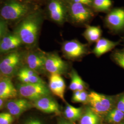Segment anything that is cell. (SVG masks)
I'll list each match as a JSON object with an SVG mask.
<instances>
[{
	"instance_id": "cell-4",
	"label": "cell",
	"mask_w": 124,
	"mask_h": 124,
	"mask_svg": "<svg viewBox=\"0 0 124 124\" xmlns=\"http://www.w3.org/2000/svg\"><path fill=\"white\" fill-rule=\"evenodd\" d=\"M26 5L17 1H10L2 7L0 16L6 20H15L23 17L28 12Z\"/></svg>"
},
{
	"instance_id": "cell-20",
	"label": "cell",
	"mask_w": 124,
	"mask_h": 124,
	"mask_svg": "<svg viewBox=\"0 0 124 124\" xmlns=\"http://www.w3.org/2000/svg\"><path fill=\"white\" fill-rule=\"evenodd\" d=\"M124 119V113L117 108H113L107 114V121L112 124H118Z\"/></svg>"
},
{
	"instance_id": "cell-33",
	"label": "cell",
	"mask_w": 124,
	"mask_h": 124,
	"mask_svg": "<svg viewBox=\"0 0 124 124\" xmlns=\"http://www.w3.org/2000/svg\"><path fill=\"white\" fill-rule=\"evenodd\" d=\"M5 101V100H4V99H2L0 98V109H1V108H2L3 105L4 104Z\"/></svg>"
},
{
	"instance_id": "cell-15",
	"label": "cell",
	"mask_w": 124,
	"mask_h": 124,
	"mask_svg": "<svg viewBox=\"0 0 124 124\" xmlns=\"http://www.w3.org/2000/svg\"><path fill=\"white\" fill-rule=\"evenodd\" d=\"M46 56L39 53L29 54L26 58L27 67L36 73L45 70Z\"/></svg>"
},
{
	"instance_id": "cell-36",
	"label": "cell",
	"mask_w": 124,
	"mask_h": 124,
	"mask_svg": "<svg viewBox=\"0 0 124 124\" xmlns=\"http://www.w3.org/2000/svg\"><path fill=\"white\" fill-rule=\"evenodd\" d=\"M120 124H124V123H120Z\"/></svg>"
},
{
	"instance_id": "cell-31",
	"label": "cell",
	"mask_w": 124,
	"mask_h": 124,
	"mask_svg": "<svg viewBox=\"0 0 124 124\" xmlns=\"http://www.w3.org/2000/svg\"><path fill=\"white\" fill-rule=\"evenodd\" d=\"M8 114V113H2L0 114V124H1L4 120Z\"/></svg>"
},
{
	"instance_id": "cell-6",
	"label": "cell",
	"mask_w": 124,
	"mask_h": 124,
	"mask_svg": "<svg viewBox=\"0 0 124 124\" xmlns=\"http://www.w3.org/2000/svg\"><path fill=\"white\" fill-rule=\"evenodd\" d=\"M69 11L73 20L78 23L85 22L93 15V12L87 6L71 1L70 2Z\"/></svg>"
},
{
	"instance_id": "cell-10",
	"label": "cell",
	"mask_w": 124,
	"mask_h": 124,
	"mask_svg": "<svg viewBox=\"0 0 124 124\" xmlns=\"http://www.w3.org/2000/svg\"><path fill=\"white\" fill-rule=\"evenodd\" d=\"M33 107V104L25 98L10 100L6 104V107L13 116L18 117L24 112Z\"/></svg>"
},
{
	"instance_id": "cell-25",
	"label": "cell",
	"mask_w": 124,
	"mask_h": 124,
	"mask_svg": "<svg viewBox=\"0 0 124 124\" xmlns=\"http://www.w3.org/2000/svg\"><path fill=\"white\" fill-rule=\"evenodd\" d=\"M113 57L116 63L124 69V51H119L115 52Z\"/></svg>"
},
{
	"instance_id": "cell-24",
	"label": "cell",
	"mask_w": 124,
	"mask_h": 124,
	"mask_svg": "<svg viewBox=\"0 0 124 124\" xmlns=\"http://www.w3.org/2000/svg\"><path fill=\"white\" fill-rule=\"evenodd\" d=\"M71 83L70 85V89L75 92L77 90L79 81L81 78L75 71H73L71 73Z\"/></svg>"
},
{
	"instance_id": "cell-14",
	"label": "cell",
	"mask_w": 124,
	"mask_h": 124,
	"mask_svg": "<svg viewBox=\"0 0 124 124\" xmlns=\"http://www.w3.org/2000/svg\"><path fill=\"white\" fill-rule=\"evenodd\" d=\"M18 90L15 87L9 77L0 79V98L7 99L16 98L18 95Z\"/></svg>"
},
{
	"instance_id": "cell-32",
	"label": "cell",
	"mask_w": 124,
	"mask_h": 124,
	"mask_svg": "<svg viewBox=\"0 0 124 124\" xmlns=\"http://www.w3.org/2000/svg\"><path fill=\"white\" fill-rule=\"evenodd\" d=\"M26 124H41V123L38 120H32L28 122Z\"/></svg>"
},
{
	"instance_id": "cell-13",
	"label": "cell",
	"mask_w": 124,
	"mask_h": 124,
	"mask_svg": "<svg viewBox=\"0 0 124 124\" xmlns=\"http://www.w3.org/2000/svg\"><path fill=\"white\" fill-rule=\"evenodd\" d=\"M108 25L113 30L119 31L124 28V9L116 8L108 14L106 17Z\"/></svg>"
},
{
	"instance_id": "cell-19",
	"label": "cell",
	"mask_w": 124,
	"mask_h": 124,
	"mask_svg": "<svg viewBox=\"0 0 124 124\" xmlns=\"http://www.w3.org/2000/svg\"><path fill=\"white\" fill-rule=\"evenodd\" d=\"M82 112V108H76L67 103L64 114L68 119L71 121H75L80 118Z\"/></svg>"
},
{
	"instance_id": "cell-16",
	"label": "cell",
	"mask_w": 124,
	"mask_h": 124,
	"mask_svg": "<svg viewBox=\"0 0 124 124\" xmlns=\"http://www.w3.org/2000/svg\"><path fill=\"white\" fill-rule=\"evenodd\" d=\"M22 43L21 40L15 33L6 35L0 40V52L5 53L14 50Z\"/></svg>"
},
{
	"instance_id": "cell-2",
	"label": "cell",
	"mask_w": 124,
	"mask_h": 124,
	"mask_svg": "<svg viewBox=\"0 0 124 124\" xmlns=\"http://www.w3.org/2000/svg\"><path fill=\"white\" fill-rule=\"evenodd\" d=\"M90 108L97 115L107 114L113 108L115 102L114 98L101 94L91 92L88 94Z\"/></svg>"
},
{
	"instance_id": "cell-21",
	"label": "cell",
	"mask_w": 124,
	"mask_h": 124,
	"mask_svg": "<svg viewBox=\"0 0 124 124\" xmlns=\"http://www.w3.org/2000/svg\"><path fill=\"white\" fill-rule=\"evenodd\" d=\"M99 118L90 108H88L80 120V124H98Z\"/></svg>"
},
{
	"instance_id": "cell-30",
	"label": "cell",
	"mask_w": 124,
	"mask_h": 124,
	"mask_svg": "<svg viewBox=\"0 0 124 124\" xmlns=\"http://www.w3.org/2000/svg\"><path fill=\"white\" fill-rule=\"evenodd\" d=\"M13 121V115H11L9 113H8V114L5 118L3 122L1 124H11Z\"/></svg>"
},
{
	"instance_id": "cell-26",
	"label": "cell",
	"mask_w": 124,
	"mask_h": 124,
	"mask_svg": "<svg viewBox=\"0 0 124 124\" xmlns=\"http://www.w3.org/2000/svg\"><path fill=\"white\" fill-rule=\"evenodd\" d=\"M88 100V94L85 91H81L80 95L74 99H72V101L75 102H87Z\"/></svg>"
},
{
	"instance_id": "cell-8",
	"label": "cell",
	"mask_w": 124,
	"mask_h": 124,
	"mask_svg": "<svg viewBox=\"0 0 124 124\" xmlns=\"http://www.w3.org/2000/svg\"><path fill=\"white\" fill-rule=\"evenodd\" d=\"M62 52L70 59H76L84 55L86 52L85 45L76 40L65 41L62 46Z\"/></svg>"
},
{
	"instance_id": "cell-27",
	"label": "cell",
	"mask_w": 124,
	"mask_h": 124,
	"mask_svg": "<svg viewBox=\"0 0 124 124\" xmlns=\"http://www.w3.org/2000/svg\"><path fill=\"white\" fill-rule=\"evenodd\" d=\"M7 25L4 19L0 18V40L7 35Z\"/></svg>"
},
{
	"instance_id": "cell-23",
	"label": "cell",
	"mask_w": 124,
	"mask_h": 124,
	"mask_svg": "<svg viewBox=\"0 0 124 124\" xmlns=\"http://www.w3.org/2000/svg\"><path fill=\"white\" fill-rule=\"evenodd\" d=\"M112 5L111 0H93V6L96 10L105 12L110 8Z\"/></svg>"
},
{
	"instance_id": "cell-12",
	"label": "cell",
	"mask_w": 124,
	"mask_h": 124,
	"mask_svg": "<svg viewBox=\"0 0 124 124\" xmlns=\"http://www.w3.org/2000/svg\"><path fill=\"white\" fill-rule=\"evenodd\" d=\"M66 85L62 76L58 74L51 75L49 78V89L54 95L65 101L64 93Z\"/></svg>"
},
{
	"instance_id": "cell-35",
	"label": "cell",
	"mask_w": 124,
	"mask_h": 124,
	"mask_svg": "<svg viewBox=\"0 0 124 124\" xmlns=\"http://www.w3.org/2000/svg\"><path fill=\"white\" fill-rule=\"evenodd\" d=\"M1 73H0V79H1V78H0V75H1Z\"/></svg>"
},
{
	"instance_id": "cell-9",
	"label": "cell",
	"mask_w": 124,
	"mask_h": 124,
	"mask_svg": "<svg viewBox=\"0 0 124 124\" xmlns=\"http://www.w3.org/2000/svg\"><path fill=\"white\" fill-rule=\"evenodd\" d=\"M33 107L37 109L46 113H54L59 114L60 113L59 105L49 96H45L34 101L32 103Z\"/></svg>"
},
{
	"instance_id": "cell-18",
	"label": "cell",
	"mask_w": 124,
	"mask_h": 124,
	"mask_svg": "<svg viewBox=\"0 0 124 124\" xmlns=\"http://www.w3.org/2000/svg\"><path fill=\"white\" fill-rule=\"evenodd\" d=\"M101 30L99 27L88 26L84 33L85 39L89 42H97L101 36Z\"/></svg>"
},
{
	"instance_id": "cell-34",
	"label": "cell",
	"mask_w": 124,
	"mask_h": 124,
	"mask_svg": "<svg viewBox=\"0 0 124 124\" xmlns=\"http://www.w3.org/2000/svg\"><path fill=\"white\" fill-rule=\"evenodd\" d=\"M60 124H71V123H69V122H67L66 121H62Z\"/></svg>"
},
{
	"instance_id": "cell-29",
	"label": "cell",
	"mask_w": 124,
	"mask_h": 124,
	"mask_svg": "<svg viewBox=\"0 0 124 124\" xmlns=\"http://www.w3.org/2000/svg\"><path fill=\"white\" fill-rule=\"evenodd\" d=\"M71 1L72 2L85 5L87 7L92 5L93 2V0H71Z\"/></svg>"
},
{
	"instance_id": "cell-5",
	"label": "cell",
	"mask_w": 124,
	"mask_h": 124,
	"mask_svg": "<svg viewBox=\"0 0 124 124\" xmlns=\"http://www.w3.org/2000/svg\"><path fill=\"white\" fill-rule=\"evenodd\" d=\"M20 55L17 52L10 53L0 62V72L6 77L13 75L18 70Z\"/></svg>"
},
{
	"instance_id": "cell-11",
	"label": "cell",
	"mask_w": 124,
	"mask_h": 124,
	"mask_svg": "<svg viewBox=\"0 0 124 124\" xmlns=\"http://www.w3.org/2000/svg\"><path fill=\"white\" fill-rule=\"evenodd\" d=\"M50 16L55 22L61 24L65 19V10L61 0H50L48 4Z\"/></svg>"
},
{
	"instance_id": "cell-28",
	"label": "cell",
	"mask_w": 124,
	"mask_h": 124,
	"mask_svg": "<svg viewBox=\"0 0 124 124\" xmlns=\"http://www.w3.org/2000/svg\"><path fill=\"white\" fill-rule=\"evenodd\" d=\"M116 108L124 113V94L122 95L118 99L116 103Z\"/></svg>"
},
{
	"instance_id": "cell-22",
	"label": "cell",
	"mask_w": 124,
	"mask_h": 124,
	"mask_svg": "<svg viewBox=\"0 0 124 124\" xmlns=\"http://www.w3.org/2000/svg\"><path fill=\"white\" fill-rule=\"evenodd\" d=\"M18 80L24 84H45L38 75H33L17 74Z\"/></svg>"
},
{
	"instance_id": "cell-3",
	"label": "cell",
	"mask_w": 124,
	"mask_h": 124,
	"mask_svg": "<svg viewBox=\"0 0 124 124\" xmlns=\"http://www.w3.org/2000/svg\"><path fill=\"white\" fill-rule=\"evenodd\" d=\"M17 90L21 96L33 101L50 94L49 89L45 84L21 83L18 85Z\"/></svg>"
},
{
	"instance_id": "cell-17",
	"label": "cell",
	"mask_w": 124,
	"mask_h": 124,
	"mask_svg": "<svg viewBox=\"0 0 124 124\" xmlns=\"http://www.w3.org/2000/svg\"><path fill=\"white\" fill-rule=\"evenodd\" d=\"M118 44L119 42L113 41L105 38L100 39L96 42L93 53L97 56L100 57L110 51Z\"/></svg>"
},
{
	"instance_id": "cell-1",
	"label": "cell",
	"mask_w": 124,
	"mask_h": 124,
	"mask_svg": "<svg viewBox=\"0 0 124 124\" xmlns=\"http://www.w3.org/2000/svg\"><path fill=\"white\" fill-rule=\"evenodd\" d=\"M40 18L37 13L27 17L20 23L15 33L22 43L31 45L36 41L40 29Z\"/></svg>"
},
{
	"instance_id": "cell-7",
	"label": "cell",
	"mask_w": 124,
	"mask_h": 124,
	"mask_svg": "<svg viewBox=\"0 0 124 124\" xmlns=\"http://www.w3.org/2000/svg\"><path fill=\"white\" fill-rule=\"evenodd\" d=\"M45 69L51 75H61L66 70V63L57 54H51L46 56Z\"/></svg>"
}]
</instances>
